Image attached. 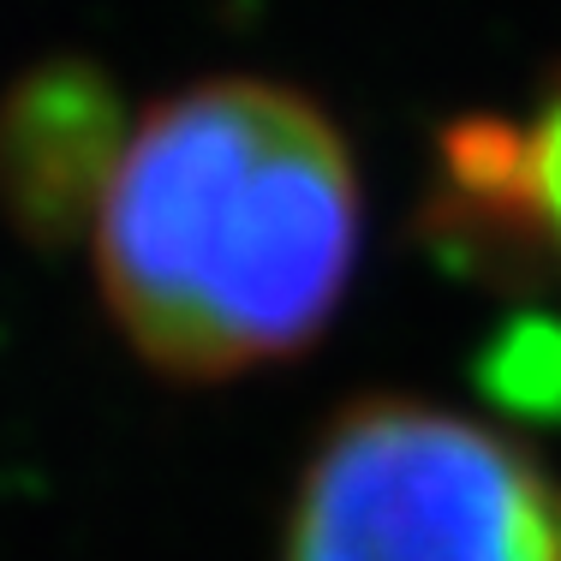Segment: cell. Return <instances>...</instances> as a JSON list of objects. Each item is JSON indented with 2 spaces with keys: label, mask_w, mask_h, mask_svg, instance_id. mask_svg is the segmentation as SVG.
<instances>
[{
  "label": "cell",
  "mask_w": 561,
  "mask_h": 561,
  "mask_svg": "<svg viewBox=\"0 0 561 561\" xmlns=\"http://www.w3.org/2000/svg\"><path fill=\"white\" fill-rule=\"evenodd\" d=\"M102 305L156 370L245 377L335 323L365 245L341 126L263 78H209L126 126L90 209Z\"/></svg>",
  "instance_id": "6da1fadb"
},
{
  "label": "cell",
  "mask_w": 561,
  "mask_h": 561,
  "mask_svg": "<svg viewBox=\"0 0 561 561\" xmlns=\"http://www.w3.org/2000/svg\"><path fill=\"white\" fill-rule=\"evenodd\" d=\"M280 561H561V478L472 412L358 400L305 460Z\"/></svg>",
  "instance_id": "7a4b0ae2"
},
{
  "label": "cell",
  "mask_w": 561,
  "mask_h": 561,
  "mask_svg": "<svg viewBox=\"0 0 561 561\" xmlns=\"http://www.w3.org/2000/svg\"><path fill=\"white\" fill-rule=\"evenodd\" d=\"M424 233L448 263L561 311V66L526 108L436 138Z\"/></svg>",
  "instance_id": "3957f363"
},
{
  "label": "cell",
  "mask_w": 561,
  "mask_h": 561,
  "mask_svg": "<svg viewBox=\"0 0 561 561\" xmlns=\"http://www.w3.org/2000/svg\"><path fill=\"white\" fill-rule=\"evenodd\" d=\"M119 138H126V126L114 119L96 84L66 72L24 84L0 126V180H7L12 209L55 233L90 221Z\"/></svg>",
  "instance_id": "277c9868"
}]
</instances>
